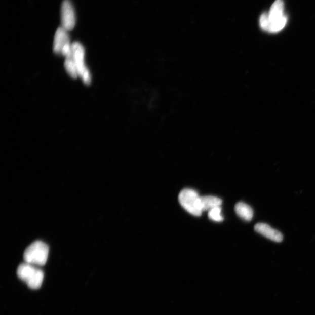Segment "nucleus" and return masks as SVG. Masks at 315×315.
<instances>
[{
  "instance_id": "1",
  "label": "nucleus",
  "mask_w": 315,
  "mask_h": 315,
  "mask_svg": "<svg viewBox=\"0 0 315 315\" xmlns=\"http://www.w3.org/2000/svg\"><path fill=\"white\" fill-rule=\"evenodd\" d=\"M287 18L284 14L283 0H276L272 5L269 13H264L260 18V26L264 31L278 33L285 27Z\"/></svg>"
},
{
  "instance_id": "2",
  "label": "nucleus",
  "mask_w": 315,
  "mask_h": 315,
  "mask_svg": "<svg viewBox=\"0 0 315 315\" xmlns=\"http://www.w3.org/2000/svg\"><path fill=\"white\" fill-rule=\"evenodd\" d=\"M49 249L44 242L37 241L30 244L24 253L25 262L36 266H43L47 262Z\"/></svg>"
},
{
  "instance_id": "3",
  "label": "nucleus",
  "mask_w": 315,
  "mask_h": 315,
  "mask_svg": "<svg viewBox=\"0 0 315 315\" xmlns=\"http://www.w3.org/2000/svg\"><path fill=\"white\" fill-rule=\"evenodd\" d=\"M17 272L18 278L25 282L30 289H40L44 281V273L39 268L32 264L22 263L18 267Z\"/></svg>"
},
{
  "instance_id": "4",
  "label": "nucleus",
  "mask_w": 315,
  "mask_h": 315,
  "mask_svg": "<svg viewBox=\"0 0 315 315\" xmlns=\"http://www.w3.org/2000/svg\"><path fill=\"white\" fill-rule=\"evenodd\" d=\"M72 56L77 69L78 76L87 85H90L91 82V75L85 63V49L82 44L78 42H75L72 44Z\"/></svg>"
},
{
  "instance_id": "5",
  "label": "nucleus",
  "mask_w": 315,
  "mask_h": 315,
  "mask_svg": "<svg viewBox=\"0 0 315 315\" xmlns=\"http://www.w3.org/2000/svg\"><path fill=\"white\" fill-rule=\"evenodd\" d=\"M200 196L196 191L183 189L179 194V202L184 209L194 216H201L202 211L199 207Z\"/></svg>"
},
{
  "instance_id": "6",
  "label": "nucleus",
  "mask_w": 315,
  "mask_h": 315,
  "mask_svg": "<svg viewBox=\"0 0 315 315\" xmlns=\"http://www.w3.org/2000/svg\"><path fill=\"white\" fill-rule=\"evenodd\" d=\"M61 27L67 31L74 28L76 22L75 14L70 0H64L61 7Z\"/></svg>"
},
{
  "instance_id": "7",
  "label": "nucleus",
  "mask_w": 315,
  "mask_h": 315,
  "mask_svg": "<svg viewBox=\"0 0 315 315\" xmlns=\"http://www.w3.org/2000/svg\"><path fill=\"white\" fill-rule=\"evenodd\" d=\"M255 231L275 243H281L283 240L282 233L279 230L264 223L257 224L254 228Z\"/></svg>"
},
{
  "instance_id": "8",
  "label": "nucleus",
  "mask_w": 315,
  "mask_h": 315,
  "mask_svg": "<svg viewBox=\"0 0 315 315\" xmlns=\"http://www.w3.org/2000/svg\"><path fill=\"white\" fill-rule=\"evenodd\" d=\"M67 30L60 27L56 30L53 42V51L57 55H61V50L64 46L70 42Z\"/></svg>"
},
{
  "instance_id": "9",
  "label": "nucleus",
  "mask_w": 315,
  "mask_h": 315,
  "mask_svg": "<svg viewBox=\"0 0 315 315\" xmlns=\"http://www.w3.org/2000/svg\"><path fill=\"white\" fill-rule=\"evenodd\" d=\"M222 200L217 197L203 196L200 197L199 201V207L202 212L203 211L210 210L215 207H220L222 205Z\"/></svg>"
},
{
  "instance_id": "10",
  "label": "nucleus",
  "mask_w": 315,
  "mask_h": 315,
  "mask_svg": "<svg viewBox=\"0 0 315 315\" xmlns=\"http://www.w3.org/2000/svg\"><path fill=\"white\" fill-rule=\"evenodd\" d=\"M235 211L238 215L243 220L247 221L252 220L253 216V211L251 206L244 202H239L235 206Z\"/></svg>"
},
{
  "instance_id": "11",
  "label": "nucleus",
  "mask_w": 315,
  "mask_h": 315,
  "mask_svg": "<svg viewBox=\"0 0 315 315\" xmlns=\"http://www.w3.org/2000/svg\"><path fill=\"white\" fill-rule=\"evenodd\" d=\"M64 67L68 74L71 77L74 79L78 77L77 69H76L72 55L70 57H66V60H65Z\"/></svg>"
},
{
  "instance_id": "12",
  "label": "nucleus",
  "mask_w": 315,
  "mask_h": 315,
  "mask_svg": "<svg viewBox=\"0 0 315 315\" xmlns=\"http://www.w3.org/2000/svg\"><path fill=\"white\" fill-rule=\"evenodd\" d=\"M208 216L210 220L216 222L223 221V217L221 216V207H215L209 211Z\"/></svg>"
}]
</instances>
